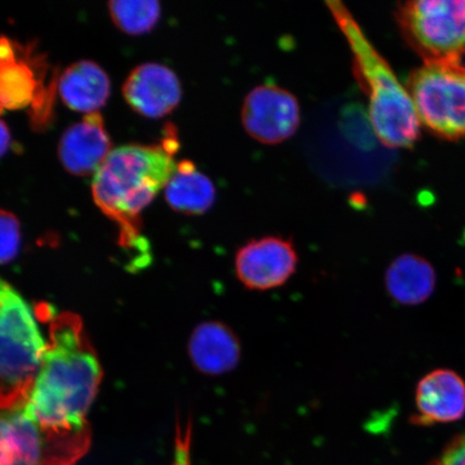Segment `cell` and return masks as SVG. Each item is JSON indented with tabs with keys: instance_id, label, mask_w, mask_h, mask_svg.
Segmentation results:
<instances>
[{
	"instance_id": "6da1fadb",
	"label": "cell",
	"mask_w": 465,
	"mask_h": 465,
	"mask_svg": "<svg viewBox=\"0 0 465 465\" xmlns=\"http://www.w3.org/2000/svg\"><path fill=\"white\" fill-rule=\"evenodd\" d=\"M48 337L38 373L23 411L46 431L74 433L90 429L86 415L102 381L100 360L74 312L42 305Z\"/></svg>"
},
{
	"instance_id": "7a4b0ae2",
	"label": "cell",
	"mask_w": 465,
	"mask_h": 465,
	"mask_svg": "<svg viewBox=\"0 0 465 465\" xmlns=\"http://www.w3.org/2000/svg\"><path fill=\"white\" fill-rule=\"evenodd\" d=\"M178 149L177 136L171 129L159 144L113 150L93 179V199L118 226L121 246L143 259L147 245L142 236L141 214L176 171L173 156Z\"/></svg>"
},
{
	"instance_id": "3957f363",
	"label": "cell",
	"mask_w": 465,
	"mask_h": 465,
	"mask_svg": "<svg viewBox=\"0 0 465 465\" xmlns=\"http://www.w3.org/2000/svg\"><path fill=\"white\" fill-rule=\"evenodd\" d=\"M328 7L351 46L353 74L370 103V121L387 148H410L420 138V121L409 90L366 38L357 21L341 2Z\"/></svg>"
},
{
	"instance_id": "277c9868",
	"label": "cell",
	"mask_w": 465,
	"mask_h": 465,
	"mask_svg": "<svg viewBox=\"0 0 465 465\" xmlns=\"http://www.w3.org/2000/svg\"><path fill=\"white\" fill-rule=\"evenodd\" d=\"M45 348V339L32 308L0 277V411L25 405Z\"/></svg>"
},
{
	"instance_id": "5b68a950",
	"label": "cell",
	"mask_w": 465,
	"mask_h": 465,
	"mask_svg": "<svg viewBox=\"0 0 465 465\" xmlns=\"http://www.w3.org/2000/svg\"><path fill=\"white\" fill-rule=\"evenodd\" d=\"M409 90L420 124L440 138L465 137V64L424 61L412 72Z\"/></svg>"
},
{
	"instance_id": "8992f818",
	"label": "cell",
	"mask_w": 465,
	"mask_h": 465,
	"mask_svg": "<svg viewBox=\"0 0 465 465\" xmlns=\"http://www.w3.org/2000/svg\"><path fill=\"white\" fill-rule=\"evenodd\" d=\"M397 19L406 42L424 60H459L465 54V0L404 3Z\"/></svg>"
},
{
	"instance_id": "52a82bcc",
	"label": "cell",
	"mask_w": 465,
	"mask_h": 465,
	"mask_svg": "<svg viewBox=\"0 0 465 465\" xmlns=\"http://www.w3.org/2000/svg\"><path fill=\"white\" fill-rule=\"evenodd\" d=\"M242 122L243 129L259 143L286 142L301 124L298 98L275 84L254 87L243 101Z\"/></svg>"
},
{
	"instance_id": "ba28073f",
	"label": "cell",
	"mask_w": 465,
	"mask_h": 465,
	"mask_svg": "<svg viewBox=\"0 0 465 465\" xmlns=\"http://www.w3.org/2000/svg\"><path fill=\"white\" fill-rule=\"evenodd\" d=\"M299 255L286 238L265 236L249 241L237 250L235 274L252 291L282 287L298 269Z\"/></svg>"
},
{
	"instance_id": "9c48e42d",
	"label": "cell",
	"mask_w": 465,
	"mask_h": 465,
	"mask_svg": "<svg viewBox=\"0 0 465 465\" xmlns=\"http://www.w3.org/2000/svg\"><path fill=\"white\" fill-rule=\"evenodd\" d=\"M78 433L46 431L23 409L0 411V465H43L52 451Z\"/></svg>"
},
{
	"instance_id": "30bf717a",
	"label": "cell",
	"mask_w": 465,
	"mask_h": 465,
	"mask_svg": "<svg viewBox=\"0 0 465 465\" xmlns=\"http://www.w3.org/2000/svg\"><path fill=\"white\" fill-rule=\"evenodd\" d=\"M124 95L137 114L159 119L178 106L183 89L171 68L148 63L134 69L124 85Z\"/></svg>"
},
{
	"instance_id": "8fae6325",
	"label": "cell",
	"mask_w": 465,
	"mask_h": 465,
	"mask_svg": "<svg viewBox=\"0 0 465 465\" xmlns=\"http://www.w3.org/2000/svg\"><path fill=\"white\" fill-rule=\"evenodd\" d=\"M417 414L411 421L420 426L451 423L465 416V382L455 371L438 369L418 382L415 392Z\"/></svg>"
},
{
	"instance_id": "7c38bea8",
	"label": "cell",
	"mask_w": 465,
	"mask_h": 465,
	"mask_svg": "<svg viewBox=\"0 0 465 465\" xmlns=\"http://www.w3.org/2000/svg\"><path fill=\"white\" fill-rule=\"evenodd\" d=\"M112 142L100 113L86 114L63 134L58 155L65 170L75 176L96 173L112 153Z\"/></svg>"
},
{
	"instance_id": "4fadbf2b",
	"label": "cell",
	"mask_w": 465,
	"mask_h": 465,
	"mask_svg": "<svg viewBox=\"0 0 465 465\" xmlns=\"http://www.w3.org/2000/svg\"><path fill=\"white\" fill-rule=\"evenodd\" d=\"M189 354L192 363L201 373L223 375L240 363L241 341L229 325L221 322H206L192 333Z\"/></svg>"
},
{
	"instance_id": "5bb4252c",
	"label": "cell",
	"mask_w": 465,
	"mask_h": 465,
	"mask_svg": "<svg viewBox=\"0 0 465 465\" xmlns=\"http://www.w3.org/2000/svg\"><path fill=\"white\" fill-rule=\"evenodd\" d=\"M438 276L427 259L414 253H404L388 266L385 275L387 292L397 303L417 306L434 293Z\"/></svg>"
},
{
	"instance_id": "9a60e30c",
	"label": "cell",
	"mask_w": 465,
	"mask_h": 465,
	"mask_svg": "<svg viewBox=\"0 0 465 465\" xmlns=\"http://www.w3.org/2000/svg\"><path fill=\"white\" fill-rule=\"evenodd\" d=\"M110 80L101 66L91 61L73 64L58 84L62 101L74 112L97 113L110 96Z\"/></svg>"
},
{
	"instance_id": "2e32d148",
	"label": "cell",
	"mask_w": 465,
	"mask_h": 465,
	"mask_svg": "<svg viewBox=\"0 0 465 465\" xmlns=\"http://www.w3.org/2000/svg\"><path fill=\"white\" fill-rule=\"evenodd\" d=\"M39 87L31 64L10 40L0 38V113L27 107L38 97Z\"/></svg>"
},
{
	"instance_id": "e0dca14e",
	"label": "cell",
	"mask_w": 465,
	"mask_h": 465,
	"mask_svg": "<svg viewBox=\"0 0 465 465\" xmlns=\"http://www.w3.org/2000/svg\"><path fill=\"white\" fill-rule=\"evenodd\" d=\"M216 187L191 161L177 165L165 187V199L173 211L199 216L206 213L216 202Z\"/></svg>"
},
{
	"instance_id": "ac0fdd59",
	"label": "cell",
	"mask_w": 465,
	"mask_h": 465,
	"mask_svg": "<svg viewBox=\"0 0 465 465\" xmlns=\"http://www.w3.org/2000/svg\"><path fill=\"white\" fill-rule=\"evenodd\" d=\"M108 8L114 25L129 35L149 33L161 16V5L153 0H118Z\"/></svg>"
},
{
	"instance_id": "d6986e66",
	"label": "cell",
	"mask_w": 465,
	"mask_h": 465,
	"mask_svg": "<svg viewBox=\"0 0 465 465\" xmlns=\"http://www.w3.org/2000/svg\"><path fill=\"white\" fill-rule=\"evenodd\" d=\"M21 243L20 223L15 214L0 209V264L15 259Z\"/></svg>"
},
{
	"instance_id": "ffe728a7",
	"label": "cell",
	"mask_w": 465,
	"mask_h": 465,
	"mask_svg": "<svg viewBox=\"0 0 465 465\" xmlns=\"http://www.w3.org/2000/svg\"><path fill=\"white\" fill-rule=\"evenodd\" d=\"M430 465H465V431L452 438Z\"/></svg>"
},
{
	"instance_id": "44dd1931",
	"label": "cell",
	"mask_w": 465,
	"mask_h": 465,
	"mask_svg": "<svg viewBox=\"0 0 465 465\" xmlns=\"http://www.w3.org/2000/svg\"><path fill=\"white\" fill-rule=\"evenodd\" d=\"M192 423L185 428L177 424L174 439L173 461L172 465H192L191 463Z\"/></svg>"
},
{
	"instance_id": "7402d4cb",
	"label": "cell",
	"mask_w": 465,
	"mask_h": 465,
	"mask_svg": "<svg viewBox=\"0 0 465 465\" xmlns=\"http://www.w3.org/2000/svg\"><path fill=\"white\" fill-rule=\"evenodd\" d=\"M11 143V135L8 129V126L4 124L2 120H0V158L7 153V151L10 147Z\"/></svg>"
}]
</instances>
